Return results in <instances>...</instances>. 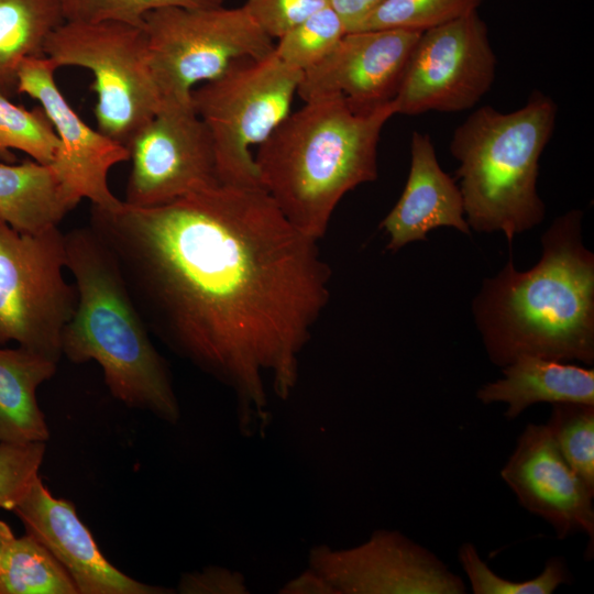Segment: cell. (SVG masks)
<instances>
[{"label":"cell","mask_w":594,"mask_h":594,"mask_svg":"<svg viewBox=\"0 0 594 594\" xmlns=\"http://www.w3.org/2000/svg\"><path fill=\"white\" fill-rule=\"evenodd\" d=\"M501 477L520 506L547 521L559 539L584 534L592 559L594 492L563 459L544 424L524 428Z\"/></svg>","instance_id":"9a60e30c"},{"label":"cell","mask_w":594,"mask_h":594,"mask_svg":"<svg viewBox=\"0 0 594 594\" xmlns=\"http://www.w3.org/2000/svg\"><path fill=\"white\" fill-rule=\"evenodd\" d=\"M583 211L557 217L542 252L517 271L512 254L473 299L475 326L490 361L503 367L522 355L594 364V254L584 245Z\"/></svg>","instance_id":"7a4b0ae2"},{"label":"cell","mask_w":594,"mask_h":594,"mask_svg":"<svg viewBox=\"0 0 594 594\" xmlns=\"http://www.w3.org/2000/svg\"><path fill=\"white\" fill-rule=\"evenodd\" d=\"M384 0H327L344 23L346 33L358 31Z\"/></svg>","instance_id":"1f68e13d"},{"label":"cell","mask_w":594,"mask_h":594,"mask_svg":"<svg viewBox=\"0 0 594 594\" xmlns=\"http://www.w3.org/2000/svg\"><path fill=\"white\" fill-rule=\"evenodd\" d=\"M481 2L482 0H384L358 31L398 29L425 32L476 11Z\"/></svg>","instance_id":"4316f807"},{"label":"cell","mask_w":594,"mask_h":594,"mask_svg":"<svg viewBox=\"0 0 594 594\" xmlns=\"http://www.w3.org/2000/svg\"><path fill=\"white\" fill-rule=\"evenodd\" d=\"M51 165L0 164V220L22 233L58 227L76 208Z\"/></svg>","instance_id":"ffe728a7"},{"label":"cell","mask_w":594,"mask_h":594,"mask_svg":"<svg viewBox=\"0 0 594 594\" xmlns=\"http://www.w3.org/2000/svg\"><path fill=\"white\" fill-rule=\"evenodd\" d=\"M44 56L56 68L76 66L92 73L98 130L125 147L162 106L147 62L144 28L64 21L48 35Z\"/></svg>","instance_id":"52a82bcc"},{"label":"cell","mask_w":594,"mask_h":594,"mask_svg":"<svg viewBox=\"0 0 594 594\" xmlns=\"http://www.w3.org/2000/svg\"><path fill=\"white\" fill-rule=\"evenodd\" d=\"M57 364L19 346L0 349V442H46L50 429L36 391L51 380Z\"/></svg>","instance_id":"d6986e66"},{"label":"cell","mask_w":594,"mask_h":594,"mask_svg":"<svg viewBox=\"0 0 594 594\" xmlns=\"http://www.w3.org/2000/svg\"><path fill=\"white\" fill-rule=\"evenodd\" d=\"M421 33L398 29L348 32L318 64L301 73L297 95L304 101L339 95L356 110L388 103Z\"/></svg>","instance_id":"5bb4252c"},{"label":"cell","mask_w":594,"mask_h":594,"mask_svg":"<svg viewBox=\"0 0 594 594\" xmlns=\"http://www.w3.org/2000/svg\"><path fill=\"white\" fill-rule=\"evenodd\" d=\"M441 227L471 234L459 186L440 167L431 138L415 131L405 188L380 229L388 234L386 249L396 252L410 242L426 240L428 232Z\"/></svg>","instance_id":"e0dca14e"},{"label":"cell","mask_w":594,"mask_h":594,"mask_svg":"<svg viewBox=\"0 0 594 594\" xmlns=\"http://www.w3.org/2000/svg\"><path fill=\"white\" fill-rule=\"evenodd\" d=\"M147 62L162 101L191 102L194 86L275 44L243 7L164 8L144 19Z\"/></svg>","instance_id":"9c48e42d"},{"label":"cell","mask_w":594,"mask_h":594,"mask_svg":"<svg viewBox=\"0 0 594 594\" xmlns=\"http://www.w3.org/2000/svg\"><path fill=\"white\" fill-rule=\"evenodd\" d=\"M64 22L57 0H0V95L18 92L25 58L44 56L48 35Z\"/></svg>","instance_id":"44dd1931"},{"label":"cell","mask_w":594,"mask_h":594,"mask_svg":"<svg viewBox=\"0 0 594 594\" xmlns=\"http://www.w3.org/2000/svg\"><path fill=\"white\" fill-rule=\"evenodd\" d=\"M150 332L263 407L286 397L299 354L330 298L318 240L261 187L216 185L155 207L91 206Z\"/></svg>","instance_id":"6da1fadb"},{"label":"cell","mask_w":594,"mask_h":594,"mask_svg":"<svg viewBox=\"0 0 594 594\" xmlns=\"http://www.w3.org/2000/svg\"><path fill=\"white\" fill-rule=\"evenodd\" d=\"M45 442H0V508L11 510L40 475Z\"/></svg>","instance_id":"f1b7e54d"},{"label":"cell","mask_w":594,"mask_h":594,"mask_svg":"<svg viewBox=\"0 0 594 594\" xmlns=\"http://www.w3.org/2000/svg\"><path fill=\"white\" fill-rule=\"evenodd\" d=\"M26 534L41 542L62 564L78 594H164L166 588L138 581L110 563L100 551L75 505L56 498L40 475L11 510Z\"/></svg>","instance_id":"2e32d148"},{"label":"cell","mask_w":594,"mask_h":594,"mask_svg":"<svg viewBox=\"0 0 594 594\" xmlns=\"http://www.w3.org/2000/svg\"><path fill=\"white\" fill-rule=\"evenodd\" d=\"M301 72L273 50L234 61L191 91L196 113L212 139L220 184L261 187L252 146H260L292 112Z\"/></svg>","instance_id":"8992f818"},{"label":"cell","mask_w":594,"mask_h":594,"mask_svg":"<svg viewBox=\"0 0 594 594\" xmlns=\"http://www.w3.org/2000/svg\"><path fill=\"white\" fill-rule=\"evenodd\" d=\"M233 581V575L229 572H221L219 569H207L202 572L184 574L178 590L180 593H228L234 590H243Z\"/></svg>","instance_id":"4dcf8cb0"},{"label":"cell","mask_w":594,"mask_h":594,"mask_svg":"<svg viewBox=\"0 0 594 594\" xmlns=\"http://www.w3.org/2000/svg\"><path fill=\"white\" fill-rule=\"evenodd\" d=\"M64 21H114L144 26V16L164 8L206 9L223 6L226 0H57Z\"/></svg>","instance_id":"83f0119b"},{"label":"cell","mask_w":594,"mask_h":594,"mask_svg":"<svg viewBox=\"0 0 594 594\" xmlns=\"http://www.w3.org/2000/svg\"><path fill=\"white\" fill-rule=\"evenodd\" d=\"M14 537V534L12 532L10 526L0 520V562L2 559L3 551L6 549V546L8 542Z\"/></svg>","instance_id":"d6a6232c"},{"label":"cell","mask_w":594,"mask_h":594,"mask_svg":"<svg viewBox=\"0 0 594 594\" xmlns=\"http://www.w3.org/2000/svg\"><path fill=\"white\" fill-rule=\"evenodd\" d=\"M497 59L477 10L422 32L397 94L396 114L473 108L495 80Z\"/></svg>","instance_id":"30bf717a"},{"label":"cell","mask_w":594,"mask_h":594,"mask_svg":"<svg viewBox=\"0 0 594 594\" xmlns=\"http://www.w3.org/2000/svg\"><path fill=\"white\" fill-rule=\"evenodd\" d=\"M56 66L46 56L25 58L18 73V92L37 100L59 139L51 165L67 195L79 204L113 210L122 205L109 188L108 174L129 161L127 147L85 123L55 82Z\"/></svg>","instance_id":"4fadbf2b"},{"label":"cell","mask_w":594,"mask_h":594,"mask_svg":"<svg viewBox=\"0 0 594 594\" xmlns=\"http://www.w3.org/2000/svg\"><path fill=\"white\" fill-rule=\"evenodd\" d=\"M503 376L481 386L476 398L484 405L503 403L508 420L539 403L594 405V370L571 362L522 355L501 367Z\"/></svg>","instance_id":"ac0fdd59"},{"label":"cell","mask_w":594,"mask_h":594,"mask_svg":"<svg viewBox=\"0 0 594 594\" xmlns=\"http://www.w3.org/2000/svg\"><path fill=\"white\" fill-rule=\"evenodd\" d=\"M557 103L534 91L519 109L504 113L491 106L474 110L453 132L450 152L459 162L466 221L476 232L515 235L542 222L538 194L539 160L557 121Z\"/></svg>","instance_id":"5b68a950"},{"label":"cell","mask_w":594,"mask_h":594,"mask_svg":"<svg viewBox=\"0 0 594 594\" xmlns=\"http://www.w3.org/2000/svg\"><path fill=\"white\" fill-rule=\"evenodd\" d=\"M458 559L474 594H551L571 582L563 557L549 558L540 574L525 581H513L496 574L471 542L461 544Z\"/></svg>","instance_id":"d4e9b609"},{"label":"cell","mask_w":594,"mask_h":594,"mask_svg":"<svg viewBox=\"0 0 594 594\" xmlns=\"http://www.w3.org/2000/svg\"><path fill=\"white\" fill-rule=\"evenodd\" d=\"M314 579L332 593L464 594L463 579L433 552L397 530L364 543L312 556Z\"/></svg>","instance_id":"7c38bea8"},{"label":"cell","mask_w":594,"mask_h":594,"mask_svg":"<svg viewBox=\"0 0 594 594\" xmlns=\"http://www.w3.org/2000/svg\"><path fill=\"white\" fill-rule=\"evenodd\" d=\"M58 147L59 139L42 107L29 110L0 95V157L12 161L10 150H18L50 165Z\"/></svg>","instance_id":"603a6c76"},{"label":"cell","mask_w":594,"mask_h":594,"mask_svg":"<svg viewBox=\"0 0 594 594\" xmlns=\"http://www.w3.org/2000/svg\"><path fill=\"white\" fill-rule=\"evenodd\" d=\"M544 425L563 459L594 492V405L552 404Z\"/></svg>","instance_id":"cb8c5ba5"},{"label":"cell","mask_w":594,"mask_h":594,"mask_svg":"<svg viewBox=\"0 0 594 594\" xmlns=\"http://www.w3.org/2000/svg\"><path fill=\"white\" fill-rule=\"evenodd\" d=\"M65 268L58 227L22 233L0 220V344L14 341L59 362L63 331L77 305Z\"/></svg>","instance_id":"ba28073f"},{"label":"cell","mask_w":594,"mask_h":594,"mask_svg":"<svg viewBox=\"0 0 594 594\" xmlns=\"http://www.w3.org/2000/svg\"><path fill=\"white\" fill-rule=\"evenodd\" d=\"M77 305L62 336L72 363L95 361L110 394L170 424L180 417L170 372L102 239L88 224L64 233Z\"/></svg>","instance_id":"277c9868"},{"label":"cell","mask_w":594,"mask_h":594,"mask_svg":"<svg viewBox=\"0 0 594 594\" xmlns=\"http://www.w3.org/2000/svg\"><path fill=\"white\" fill-rule=\"evenodd\" d=\"M127 150L128 206H161L220 184L211 135L193 102L162 101Z\"/></svg>","instance_id":"8fae6325"},{"label":"cell","mask_w":594,"mask_h":594,"mask_svg":"<svg viewBox=\"0 0 594 594\" xmlns=\"http://www.w3.org/2000/svg\"><path fill=\"white\" fill-rule=\"evenodd\" d=\"M393 101L356 110L339 95L317 97L288 117L257 146L261 188L288 221L319 240L343 196L377 179V147Z\"/></svg>","instance_id":"3957f363"},{"label":"cell","mask_w":594,"mask_h":594,"mask_svg":"<svg viewBox=\"0 0 594 594\" xmlns=\"http://www.w3.org/2000/svg\"><path fill=\"white\" fill-rule=\"evenodd\" d=\"M0 594H78L62 564L34 537L15 536L0 562Z\"/></svg>","instance_id":"7402d4cb"},{"label":"cell","mask_w":594,"mask_h":594,"mask_svg":"<svg viewBox=\"0 0 594 594\" xmlns=\"http://www.w3.org/2000/svg\"><path fill=\"white\" fill-rule=\"evenodd\" d=\"M345 33L341 18L327 6L280 36L274 51L302 73L328 55Z\"/></svg>","instance_id":"484cf974"},{"label":"cell","mask_w":594,"mask_h":594,"mask_svg":"<svg viewBox=\"0 0 594 594\" xmlns=\"http://www.w3.org/2000/svg\"><path fill=\"white\" fill-rule=\"evenodd\" d=\"M327 6V0H246L242 7L270 37L279 38Z\"/></svg>","instance_id":"f546056e"}]
</instances>
